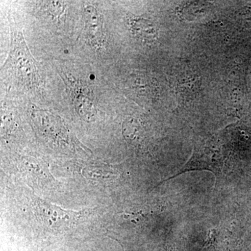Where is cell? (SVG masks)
Returning a JSON list of instances; mask_svg holds the SVG:
<instances>
[{"instance_id":"6da1fadb","label":"cell","mask_w":251,"mask_h":251,"mask_svg":"<svg viewBox=\"0 0 251 251\" xmlns=\"http://www.w3.org/2000/svg\"><path fill=\"white\" fill-rule=\"evenodd\" d=\"M11 68L21 80L32 84L37 80L35 62L26 46L21 31H12L11 50L4 67Z\"/></svg>"},{"instance_id":"7a4b0ae2","label":"cell","mask_w":251,"mask_h":251,"mask_svg":"<svg viewBox=\"0 0 251 251\" xmlns=\"http://www.w3.org/2000/svg\"><path fill=\"white\" fill-rule=\"evenodd\" d=\"M35 202L38 215L44 224L49 228L57 230L72 228L76 226L87 213L86 211L75 212L64 210L39 198L35 199Z\"/></svg>"},{"instance_id":"3957f363","label":"cell","mask_w":251,"mask_h":251,"mask_svg":"<svg viewBox=\"0 0 251 251\" xmlns=\"http://www.w3.org/2000/svg\"><path fill=\"white\" fill-rule=\"evenodd\" d=\"M85 29L89 40L97 46H102L104 43L103 18L94 6H88L84 9Z\"/></svg>"},{"instance_id":"277c9868","label":"cell","mask_w":251,"mask_h":251,"mask_svg":"<svg viewBox=\"0 0 251 251\" xmlns=\"http://www.w3.org/2000/svg\"><path fill=\"white\" fill-rule=\"evenodd\" d=\"M133 34L140 41L146 44L153 43L158 37V31L155 25L151 21L143 18H137L130 23Z\"/></svg>"}]
</instances>
